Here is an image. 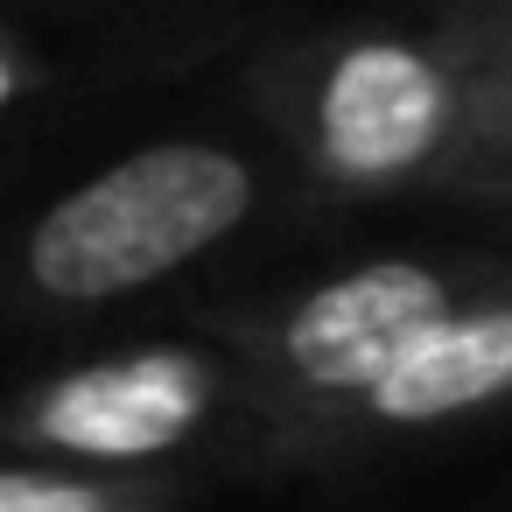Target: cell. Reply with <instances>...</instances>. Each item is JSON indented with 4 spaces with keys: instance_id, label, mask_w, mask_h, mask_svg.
<instances>
[{
    "instance_id": "6da1fadb",
    "label": "cell",
    "mask_w": 512,
    "mask_h": 512,
    "mask_svg": "<svg viewBox=\"0 0 512 512\" xmlns=\"http://www.w3.org/2000/svg\"><path fill=\"white\" fill-rule=\"evenodd\" d=\"M253 204V176L225 148L169 141L148 155H127L120 169L71 190L29 239L36 288L64 302H106L162 281L169 267L197 260L211 239H225Z\"/></svg>"
},
{
    "instance_id": "7a4b0ae2",
    "label": "cell",
    "mask_w": 512,
    "mask_h": 512,
    "mask_svg": "<svg viewBox=\"0 0 512 512\" xmlns=\"http://www.w3.org/2000/svg\"><path fill=\"white\" fill-rule=\"evenodd\" d=\"M435 316H449V288L414 260H379V267H358L316 288L295 309L288 358L302 379L351 393V386H372Z\"/></svg>"
},
{
    "instance_id": "3957f363",
    "label": "cell",
    "mask_w": 512,
    "mask_h": 512,
    "mask_svg": "<svg viewBox=\"0 0 512 512\" xmlns=\"http://www.w3.org/2000/svg\"><path fill=\"white\" fill-rule=\"evenodd\" d=\"M442 134V85L407 50H358L323 92V141L351 176H393Z\"/></svg>"
},
{
    "instance_id": "277c9868",
    "label": "cell",
    "mask_w": 512,
    "mask_h": 512,
    "mask_svg": "<svg viewBox=\"0 0 512 512\" xmlns=\"http://www.w3.org/2000/svg\"><path fill=\"white\" fill-rule=\"evenodd\" d=\"M197 421V372L183 358H141V365H106V372H85L71 379L43 428L71 449H92V456H141V449H162L176 442L183 428Z\"/></svg>"
},
{
    "instance_id": "5b68a950",
    "label": "cell",
    "mask_w": 512,
    "mask_h": 512,
    "mask_svg": "<svg viewBox=\"0 0 512 512\" xmlns=\"http://www.w3.org/2000/svg\"><path fill=\"white\" fill-rule=\"evenodd\" d=\"M512 386V309L435 316L365 393L386 421H435Z\"/></svg>"
},
{
    "instance_id": "8992f818",
    "label": "cell",
    "mask_w": 512,
    "mask_h": 512,
    "mask_svg": "<svg viewBox=\"0 0 512 512\" xmlns=\"http://www.w3.org/2000/svg\"><path fill=\"white\" fill-rule=\"evenodd\" d=\"M0 512H106L92 491L36 484V477H0Z\"/></svg>"
}]
</instances>
